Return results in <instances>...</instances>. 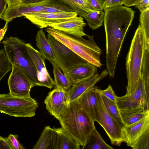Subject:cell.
I'll use <instances>...</instances> for the list:
<instances>
[{
	"label": "cell",
	"instance_id": "26",
	"mask_svg": "<svg viewBox=\"0 0 149 149\" xmlns=\"http://www.w3.org/2000/svg\"><path fill=\"white\" fill-rule=\"evenodd\" d=\"M73 12L72 9L62 0H49L45 4V7L41 13H60Z\"/></svg>",
	"mask_w": 149,
	"mask_h": 149
},
{
	"label": "cell",
	"instance_id": "30",
	"mask_svg": "<svg viewBox=\"0 0 149 149\" xmlns=\"http://www.w3.org/2000/svg\"><path fill=\"white\" fill-rule=\"evenodd\" d=\"M101 95L104 104L108 111L116 121L123 127L125 125L115 102L112 101L105 96Z\"/></svg>",
	"mask_w": 149,
	"mask_h": 149
},
{
	"label": "cell",
	"instance_id": "38",
	"mask_svg": "<svg viewBox=\"0 0 149 149\" xmlns=\"http://www.w3.org/2000/svg\"><path fill=\"white\" fill-rule=\"evenodd\" d=\"M135 6L140 12L145 11L149 9V0H141Z\"/></svg>",
	"mask_w": 149,
	"mask_h": 149
},
{
	"label": "cell",
	"instance_id": "27",
	"mask_svg": "<svg viewBox=\"0 0 149 149\" xmlns=\"http://www.w3.org/2000/svg\"><path fill=\"white\" fill-rule=\"evenodd\" d=\"M54 132V128H52L49 126H46L33 149H52V138Z\"/></svg>",
	"mask_w": 149,
	"mask_h": 149
},
{
	"label": "cell",
	"instance_id": "7",
	"mask_svg": "<svg viewBox=\"0 0 149 149\" xmlns=\"http://www.w3.org/2000/svg\"><path fill=\"white\" fill-rule=\"evenodd\" d=\"M96 91L97 103L95 110V121L103 128L111 144L120 146L122 143L125 141L123 127L108 111L104 104L101 94Z\"/></svg>",
	"mask_w": 149,
	"mask_h": 149
},
{
	"label": "cell",
	"instance_id": "11",
	"mask_svg": "<svg viewBox=\"0 0 149 149\" xmlns=\"http://www.w3.org/2000/svg\"><path fill=\"white\" fill-rule=\"evenodd\" d=\"M77 16L75 12L60 13H35L24 15L33 24L40 29L48 27L49 24L57 23Z\"/></svg>",
	"mask_w": 149,
	"mask_h": 149
},
{
	"label": "cell",
	"instance_id": "28",
	"mask_svg": "<svg viewBox=\"0 0 149 149\" xmlns=\"http://www.w3.org/2000/svg\"><path fill=\"white\" fill-rule=\"evenodd\" d=\"M79 16L84 17L92 11L86 0H62Z\"/></svg>",
	"mask_w": 149,
	"mask_h": 149
},
{
	"label": "cell",
	"instance_id": "1",
	"mask_svg": "<svg viewBox=\"0 0 149 149\" xmlns=\"http://www.w3.org/2000/svg\"><path fill=\"white\" fill-rule=\"evenodd\" d=\"M104 10L106 69L110 77H113L122 45L134 17L135 11L123 6L106 8Z\"/></svg>",
	"mask_w": 149,
	"mask_h": 149
},
{
	"label": "cell",
	"instance_id": "13",
	"mask_svg": "<svg viewBox=\"0 0 149 149\" xmlns=\"http://www.w3.org/2000/svg\"><path fill=\"white\" fill-rule=\"evenodd\" d=\"M49 0L32 4L21 3L19 5L14 7H7L1 19L9 22L15 18L24 17V15L25 14L41 13L45 7V4Z\"/></svg>",
	"mask_w": 149,
	"mask_h": 149
},
{
	"label": "cell",
	"instance_id": "25",
	"mask_svg": "<svg viewBox=\"0 0 149 149\" xmlns=\"http://www.w3.org/2000/svg\"><path fill=\"white\" fill-rule=\"evenodd\" d=\"M119 112L125 126L131 125L149 115V110H139Z\"/></svg>",
	"mask_w": 149,
	"mask_h": 149
},
{
	"label": "cell",
	"instance_id": "41",
	"mask_svg": "<svg viewBox=\"0 0 149 149\" xmlns=\"http://www.w3.org/2000/svg\"><path fill=\"white\" fill-rule=\"evenodd\" d=\"M8 8H13L19 5L22 3V0H6Z\"/></svg>",
	"mask_w": 149,
	"mask_h": 149
},
{
	"label": "cell",
	"instance_id": "43",
	"mask_svg": "<svg viewBox=\"0 0 149 149\" xmlns=\"http://www.w3.org/2000/svg\"><path fill=\"white\" fill-rule=\"evenodd\" d=\"M141 0H124L123 3V5H124L128 7L135 6Z\"/></svg>",
	"mask_w": 149,
	"mask_h": 149
},
{
	"label": "cell",
	"instance_id": "35",
	"mask_svg": "<svg viewBox=\"0 0 149 149\" xmlns=\"http://www.w3.org/2000/svg\"><path fill=\"white\" fill-rule=\"evenodd\" d=\"M18 135L10 134L5 138L11 149H24L25 148L18 140Z\"/></svg>",
	"mask_w": 149,
	"mask_h": 149
},
{
	"label": "cell",
	"instance_id": "45",
	"mask_svg": "<svg viewBox=\"0 0 149 149\" xmlns=\"http://www.w3.org/2000/svg\"><path fill=\"white\" fill-rule=\"evenodd\" d=\"M47 0H22V3L24 4H32L43 2Z\"/></svg>",
	"mask_w": 149,
	"mask_h": 149
},
{
	"label": "cell",
	"instance_id": "18",
	"mask_svg": "<svg viewBox=\"0 0 149 149\" xmlns=\"http://www.w3.org/2000/svg\"><path fill=\"white\" fill-rule=\"evenodd\" d=\"M52 149H80V145L62 128L54 127Z\"/></svg>",
	"mask_w": 149,
	"mask_h": 149
},
{
	"label": "cell",
	"instance_id": "32",
	"mask_svg": "<svg viewBox=\"0 0 149 149\" xmlns=\"http://www.w3.org/2000/svg\"><path fill=\"white\" fill-rule=\"evenodd\" d=\"M141 76L145 85L149 87V49H145L141 68Z\"/></svg>",
	"mask_w": 149,
	"mask_h": 149
},
{
	"label": "cell",
	"instance_id": "33",
	"mask_svg": "<svg viewBox=\"0 0 149 149\" xmlns=\"http://www.w3.org/2000/svg\"><path fill=\"white\" fill-rule=\"evenodd\" d=\"M12 65L6 56L4 49L0 50V81L12 69Z\"/></svg>",
	"mask_w": 149,
	"mask_h": 149
},
{
	"label": "cell",
	"instance_id": "46",
	"mask_svg": "<svg viewBox=\"0 0 149 149\" xmlns=\"http://www.w3.org/2000/svg\"><path fill=\"white\" fill-rule=\"evenodd\" d=\"M111 0H100L103 7L109 3Z\"/></svg>",
	"mask_w": 149,
	"mask_h": 149
},
{
	"label": "cell",
	"instance_id": "37",
	"mask_svg": "<svg viewBox=\"0 0 149 149\" xmlns=\"http://www.w3.org/2000/svg\"><path fill=\"white\" fill-rule=\"evenodd\" d=\"M92 11H103L104 8L100 0H86Z\"/></svg>",
	"mask_w": 149,
	"mask_h": 149
},
{
	"label": "cell",
	"instance_id": "31",
	"mask_svg": "<svg viewBox=\"0 0 149 149\" xmlns=\"http://www.w3.org/2000/svg\"><path fill=\"white\" fill-rule=\"evenodd\" d=\"M139 21L144 33L146 49H149V9L140 12Z\"/></svg>",
	"mask_w": 149,
	"mask_h": 149
},
{
	"label": "cell",
	"instance_id": "24",
	"mask_svg": "<svg viewBox=\"0 0 149 149\" xmlns=\"http://www.w3.org/2000/svg\"><path fill=\"white\" fill-rule=\"evenodd\" d=\"M53 66L55 88L68 93L73 85L72 83L65 74L61 72L60 68L58 65H54Z\"/></svg>",
	"mask_w": 149,
	"mask_h": 149
},
{
	"label": "cell",
	"instance_id": "47",
	"mask_svg": "<svg viewBox=\"0 0 149 149\" xmlns=\"http://www.w3.org/2000/svg\"></svg>",
	"mask_w": 149,
	"mask_h": 149
},
{
	"label": "cell",
	"instance_id": "8",
	"mask_svg": "<svg viewBox=\"0 0 149 149\" xmlns=\"http://www.w3.org/2000/svg\"><path fill=\"white\" fill-rule=\"evenodd\" d=\"M47 36L57 64L64 74L75 66L87 62L50 34Z\"/></svg>",
	"mask_w": 149,
	"mask_h": 149
},
{
	"label": "cell",
	"instance_id": "17",
	"mask_svg": "<svg viewBox=\"0 0 149 149\" xmlns=\"http://www.w3.org/2000/svg\"><path fill=\"white\" fill-rule=\"evenodd\" d=\"M97 68L86 62L75 66L65 74L74 84L93 77L97 73Z\"/></svg>",
	"mask_w": 149,
	"mask_h": 149
},
{
	"label": "cell",
	"instance_id": "2",
	"mask_svg": "<svg viewBox=\"0 0 149 149\" xmlns=\"http://www.w3.org/2000/svg\"><path fill=\"white\" fill-rule=\"evenodd\" d=\"M58 121L61 127L82 147L95 127L77 100L69 103Z\"/></svg>",
	"mask_w": 149,
	"mask_h": 149
},
{
	"label": "cell",
	"instance_id": "16",
	"mask_svg": "<svg viewBox=\"0 0 149 149\" xmlns=\"http://www.w3.org/2000/svg\"><path fill=\"white\" fill-rule=\"evenodd\" d=\"M109 74L107 69L99 74L97 73L90 78L73 84L68 92L69 102L76 100L82 94Z\"/></svg>",
	"mask_w": 149,
	"mask_h": 149
},
{
	"label": "cell",
	"instance_id": "3",
	"mask_svg": "<svg viewBox=\"0 0 149 149\" xmlns=\"http://www.w3.org/2000/svg\"><path fill=\"white\" fill-rule=\"evenodd\" d=\"M45 30L86 61L97 67L101 66V50L95 42L93 36L87 35L88 38L86 39L83 37L66 34L50 27Z\"/></svg>",
	"mask_w": 149,
	"mask_h": 149
},
{
	"label": "cell",
	"instance_id": "6",
	"mask_svg": "<svg viewBox=\"0 0 149 149\" xmlns=\"http://www.w3.org/2000/svg\"><path fill=\"white\" fill-rule=\"evenodd\" d=\"M38 107L37 101L31 96L22 97L10 93L0 94V112L18 117L31 118L35 116Z\"/></svg>",
	"mask_w": 149,
	"mask_h": 149
},
{
	"label": "cell",
	"instance_id": "10",
	"mask_svg": "<svg viewBox=\"0 0 149 149\" xmlns=\"http://www.w3.org/2000/svg\"><path fill=\"white\" fill-rule=\"evenodd\" d=\"M69 103L68 93L57 88L48 93L44 101L48 112L58 120L68 108Z\"/></svg>",
	"mask_w": 149,
	"mask_h": 149
},
{
	"label": "cell",
	"instance_id": "15",
	"mask_svg": "<svg viewBox=\"0 0 149 149\" xmlns=\"http://www.w3.org/2000/svg\"><path fill=\"white\" fill-rule=\"evenodd\" d=\"M86 25L83 18L77 16L65 21L49 24L48 27L66 34L83 37L87 35L84 31Z\"/></svg>",
	"mask_w": 149,
	"mask_h": 149
},
{
	"label": "cell",
	"instance_id": "34",
	"mask_svg": "<svg viewBox=\"0 0 149 149\" xmlns=\"http://www.w3.org/2000/svg\"><path fill=\"white\" fill-rule=\"evenodd\" d=\"M131 148L133 149H149V130L141 135Z\"/></svg>",
	"mask_w": 149,
	"mask_h": 149
},
{
	"label": "cell",
	"instance_id": "20",
	"mask_svg": "<svg viewBox=\"0 0 149 149\" xmlns=\"http://www.w3.org/2000/svg\"><path fill=\"white\" fill-rule=\"evenodd\" d=\"M36 41V46L43 57L48 60L52 65H58L53 52L43 29H40L38 31Z\"/></svg>",
	"mask_w": 149,
	"mask_h": 149
},
{
	"label": "cell",
	"instance_id": "39",
	"mask_svg": "<svg viewBox=\"0 0 149 149\" xmlns=\"http://www.w3.org/2000/svg\"><path fill=\"white\" fill-rule=\"evenodd\" d=\"M124 0H111L103 7L104 9L106 8H115L121 6Z\"/></svg>",
	"mask_w": 149,
	"mask_h": 149
},
{
	"label": "cell",
	"instance_id": "21",
	"mask_svg": "<svg viewBox=\"0 0 149 149\" xmlns=\"http://www.w3.org/2000/svg\"><path fill=\"white\" fill-rule=\"evenodd\" d=\"M127 96L132 100L149 109V87L145 85L141 76L134 91L131 95Z\"/></svg>",
	"mask_w": 149,
	"mask_h": 149
},
{
	"label": "cell",
	"instance_id": "4",
	"mask_svg": "<svg viewBox=\"0 0 149 149\" xmlns=\"http://www.w3.org/2000/svg\"><path fill=\"white\" fill-rule=\"evenodd\" d=\"M146 49L144 33L139 24L132 40L126 59L127 84L126 95H129L134 91L141 76L143 55Z\"/></svg>",
	"mask_w": 149,
	"mask_h": 149
},
{
	"label": "cell",
	"instance_id": "19",
	"mask_svg": "<svg viewBox=\"0 0 149 149\" xmlns=\"http://www.w3.org/2000/svg\"><path fill=\"white\" fill-rule=\"evenodd\" d=\"M76 100L91 121L94 123L95 110L97 103V93L95 87L88 90Z\"/></svg>",
	"mask_w": 149,
	"mask_h": 149
},
{
	"label": "cell",
	"instance_id": "44",
	"mask_svg": "<svg viewBox=\"0 0 149 149\" xmlns=\"http://www.w3.org/2000/svg\"><path fill=\"white\" fill-rule=\"evenodd\" d=\"M8 22H6L3 27L0 29V42L2 40L7 30Z\"/></svg>",
	"mask_w": 149,
	"mask_h": 149
},
{
	"label": "cell",
	"instance_id": "42",
	"mask_svg": "<svg viewBox=\"0 0 149 149\" xmlns=\"http://www.w3.org/2000/svg\"><path fill=\"white\" fill-rule=\"evenodd\" d=\"M6 0H0V19H1L7 8Z\"/></svg>",
	"mask_w": 149,
	"mask_h": 149
},
{
	"label": "cell",
	"instance_id": "23",
	"mask_svg": "<svg viewBox=\"0 0 149 149\" xmlns=\"http://www.w3.org/2000/svg\"><path fill=\"white\" fill-rule=\"evenodd\" d=\"M115 102L120 111L149 110V109L132 100L126 95L121 97L117 96Z\"/></svg>",
	"mask_w": 149,
	"mask_h": 149
},
{
	"label": "cell",
	"instance_id": "14",
	"mask_svg": "<svg viewBox=\"0 0 149 149\" xmlns=\"http://www.w3.org/2000/svg\"><path fill=\"white\" fill-rule=\"evenodd\" d=\"M125 141L127 146L132 147L139 137L149 130V115L138 121L123 127Z\"/></svg>",
	"mask_w": 149,
	"mask_h": 149
},
{
	"label": "cell",
	"instance_id": "12",
	"mask_svg": "<svg viewBox=\"0 0 149 149\" xmlns=\"http://www.w3.org/2000/svg\"><path fill=\"white\" fill-rule=\"evenodd\" d=\"M26 46L36 69L37 78L40 86L52 88L54 86V81L47 70L45 58L30 43H26Z\"/></svg>",
	"mask_w": 149,
	"mask_h": 149
},
{
	"label": "cell",
	"instance_id": "22",
	"mask_svg": "<svg viewBox=\"0 0 149 149\" xmlns=\"http://www.w3.org/2000/svg\"><path fill=\"white\" fill-rule=\"evenodd\" d=\"M82 149H113L103 140L95 127L87 139Z\"/></svg>",
	"mask_w": 149,
	"mask_h": 149
},
{
	"label": "cell",
	"instance_id": "36",
	"mask_svg": "<svg viewBox=\"0 0 149 149\" xmlns=\"http://www.w3.org/2000/svg\"><path fill=\"white\" fill-rule=\"evenodd\" d=\"M95 87V90L101 95L112 101L115 102L117 96L110 85H109L108 87L104 90H101L97 86Z\"/></svg>",
	"mask_w": 149,
	"mask_h": 149
},
{
	"label": "cell",
	"instance_id": "5",
	"mask_svg": "<svg viewBox=\"0 0 149 149\" xmlns=\"http://www.w3.org/2000/svg\"><path fill=\"white\" fill-rule=\"evenodd\" d=\"M8 60L26 74L33 87L40 86L37 71L26 48V43L17 37L6 38L2 42Z\"/></svg>",
	"mask_w": 149,
	"mask_h": 149
},
{
	"label": "cell",
	"instance_id": "9",
	"mask_svg": "<svg viewBox=\"0 0 149 149\" xmlns=\"http://www.w3.org/2000/svg\"><path fill=\"white\" fill-rule=\"evenodd\" d=\"M12 71L8 80L9 93L19 97H30V91L33 86L24 73L14 65H12Z\"/></svg>",
	"mask_w": 149,
	"mask_h": 149
},
{
	"label": "cell",
	"instance_id": "40",
	"mask_svg": "<svg viewBox=\"0 0 149 149\" xmlns=\"http://www.w3.org/2000/svg\"><path fill=\"white\" fill-rule=\"evenodd\" d=\"M0 149H11L5 138L0 136Z\"/></svg>",
	"mask_w": 149,
	"mask_h": 149
},
{
	"label": "cell",
	"instance_id": "29",
	"mask_svg": "<svg viewBox=\"0 0 149 149\" xmlns=\"http://www.w3.org/2000/svg\"><path fill=\"white\" fill-rule=\"evenodd\" d=\"M104 12L103 11H92L84 17L89 26L93 30L96 29L102 25Z\"/></svg>",
	"mask_w": 149,
	"mask_h": 149
}]
</instances>
